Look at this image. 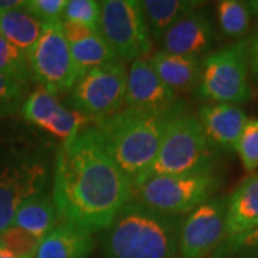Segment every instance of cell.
Segmentation results:
<instances>
[{
    "label": "cell",
    "instance_id": "4dcf8cb0",
    "mask_svg": "<svg viewBox=\"0 0 258 258\" xmlns=\"http://www.w3.org/2000/svg\"><path fill=\"white\" fill-rule=\"evenodd\" d=\"M66 0H28L25 8L42 23L59 20L63 16Z\"/></svg>",
    "mask_w": 258,
    "mask_h": 258
},
{
    "label": "cell",
    "instance_id": "ba28073f",
    "mask_svg": "<svg viewBox=\"0 0 258 258\" xmlns=\"http://www.w3.org/2000/svg\"><path fill=\"white\" fill-rule=\"evenodd\" d=\"M33 78L53 95L71 92L78 81L62 19L43 23L42 35L29 56Z\"/></svg>",
    "mask_w": 258,
    "mask_h": 258
},
{
    "label": "cell",
    "instance_id": "52a82bcc",
    "mask_svg": "<svg viewBox=\"0 0 258 258\" xmlns=\"http://www.w3.org/2000/svg\"><path fill=\"white\" fill-rule=\"evenodd\" d=\"M98 32L123 60H137L151 50V32L138 0L101 2Z\"/></svg>",
    "mask_w": 258,
    "mask_h": 258
},
{
    "label": "cell",
    "instance_id": "9c48e42d",
    "mask_svg": "<svg viewBox=\"0 0 258 258\" xmlns=\"http://www.w3.org/2000/svg\"><path fill=\"white\" fill-rule=\"evenodd\" d=\"M128 71L122 60L92 69L78 81L69 93L75 111L102 118L120 111L125 103Z\"/></svg>",
    "mask_w": 258,
    "mask_h": 258
},
{
    "label": "cell",
    "instance_id": "d4e9b609",
    "mask_svg": "<svg viewBox=\"0 0 258 258\" xmlns=\"http://www.w3.org/2000/svg\"><path fill=\"white\" fill-rule=\"evenodd\" d=\"M88 119H89V116L83 115L81 112L62 106L56 113L55 118L50 120L46 126H43L42 131L53 135L56 138L66 141V139L76 135L81 129L85 128L88 123Z\"/></svg>",
    "mask_w": 258,
    "mask_h": 258
},
{
    "label": "cell",
    "instance_id": "9a60e30c",
    "mask_svg": "<svg viewBox=\"0 0 258 258\" xmlns=\"http://www.w3.org/2000/svg\"><path fill=\"white\" fill-rule=\"evenodd\" d=\"M247 119L238 105L224 102H208L198 111V120L208 142L224 149H235Z\"/></svg>",
    "mask_w": 258,
    "mask_h": 258
},
{
    "label": "cell",
    "instance_id": "836d02e7",
    "mask_svg": "<svg viewBox=\"0 0 258 258\" xmlns=\"http://www.w3.org/2000/svg\"><path fill=\"white\" fill-rule=\"evenodd\" d=\"M247 6H248L249 13L258 18V0H249L247 2Z\"/></svg>",
    "mask_w": 258,
    "mask_h": 258
},
{
    "label": "cell",
    "instance_id": "7402d4cb",
    "mask_svg": "<svg viewBox=\"0 0 258 258\" xmlns=\"http://www.w3.org/2000/svg\"><path fill=\"white\" fill-rule=\"evenodd\" d=\"M62 106L63 105L59 102L56 95L49 92L43 86H37L23 103L22 112L29 123L42 129L55 118Z\"/></svg>",
    "mask_w": 258,
    "mask_h": 258
},
{
    "label": "cell",
    "instance_id": "e575fe53",
    "mask_svg": "<svg viewBox=\"0 0 258 258\" xmlns=\"http://www.w3.org/2000/svg\"><path fill=\"white\" fill-rule=\"evenodd\" d=\"M0 258H19V257H16L15 254L9 252L8 249H5L0 247Z\"/></svg>",
    "mask_w": 258,
    "mask_h": 258
},
{
    "label": "cell",
    "instance_id": "30bf717a",
    "mask_svg": "<svg viewBox=\"0 0 258 258\" xmlns=\"http://www.w3.org/2000/svg\"><path fill=\"white\" fill-rule=\"evenodd\" d=\"M46 182V166L37 159L0 158V232L12 227L20 204L43 192Z\"/></svg>",
    "mask_w": 258,
    "mask_h": 258
},
{
    "label": "cell",
    "instance_id": "6da1fadb",
    "mask_svg": "<svg viewBox=\"0 0 258 258\" xmlns=\"http://www.w3.org/2000/svg\"><path fill=\"white\" fill-rule=\"evenodd\" d=\"M134 184L109 155L95 126L63 141L56 155L53 204L62 221L106 230L132 198Z\"/></svg>",
    "mask_w": 258,
    "mask_h": 258
},
{
    "label": "cell",
    "instance_id": "83f0119b",
    "mask_svg": "<svg viewBox=\"0 0 258 258\" xmlns=\"http://www.w3.org/2000/svg\"><path fill=\"white\" fill-rule=\"evenodd\" d=\"M235 151L240 155L242 166L247 172H254L258 168V119L249 118L245 122Z\"/></svg>",
    "mask_w": 258,
    "mask_h": 258
},
{
    "label": "cell",
    "instance_id": "f1b7e54d",
    "mask_svg": "<svg viewBox=\"0 0 258 258\" xmlns=\"http://www.w3.org/2000/svg\"><path fill=\"white\" fill-rule=\"evenodd\" d=\"M221 251L232 258H258V227L237 237H227Z\"/></svg>",
    "mask_w": 258,
    "mask_h": 258
},
{
    "label": "cell",
    "instance_id": "484cf974",
    "mask_svg": "<svg viewBox=\"0 0 258 258\" xmlns=\"http://www.w3.org/2000/svg\"><path fill=\"white\" fill-rule=\"evenodd\" d=\"M64 22L78 23L98 30L101 18V2L96 0H66L63 10Z\"/></svg>",
    "mask_w": 258,
    "mask_h": 258
},
{
    "label": "cell",
    "instance_id": "4316f807",
    "mask_svg": "<svg viewBox=\"0 0 258 258\" xmlns=\"http://www.w3.org/2000/svg\"><path fill=\"white\" fill-rule=\"evenodd\" d=\"M39 240L15 225L0 232V247L19 258H35Z\"/></svg>",
    "mask_w": 258,
    "mask_h": 258
},
{
    "label": "cell",
    "instance_id": "1f68e13d",
    "mask_svg": "<svg viewBox=\"0 0 258 258\" xmlns=\"http://www.w3.org/2000/svg\"><path fill=\"white\" fill-rule=\"evenodd\" d=\"M248 53L251 71L258 81V25L254 30V35L251 37V40L248 42Z\"/></svg>",
    "mask_w": 258,
    "mask_h": 258
},
{
    "label": "cell",
    "instance_id": "d6986e66",
    "mask_svg": "<svg viewBox=\"0 0 258 258\" xmlns=\"http://www.w3.org/2000/svg\"><path fill=\"white\" fill-rule=\"evenodd\" d=\"M43 23L23 6L0 12V36L30 56L42 35Z\"/></svg>",
    "mask_w": 258,
    "mask_h": 258
},
{
    "label": "cell",
    "instance_id": "cb8c5ba5",
    "mask_svg": "<svg viewBox=\"0 0 258 258\" xmlns=\"http://www.w3.org/2000/svg\"><path fill=\"white\" fill-rule=\"evenodd\" d=\"M0 75L19 83L20 86L33 78L28 56L0 36Z\"/></svg>",
    "mask_w": 258,
    "mask_h": 258
},
{
    "label": "cell",
    "instance_id": "8fae6325",
    "mask_svg": "<svg viewBox=\"0 0 258 258\" xmlns=\"http://www.w3.org/2000/svg\"><path fill=\"white\" fill-rule=\"evenodd\" d=\"M225 198L208 200L182 221L179 230V258H204L227 240Z\"/></svg>",
    "mask_w": 258,
    "mask_h": 258
},
{
    "label": "cell",
    "instance_id": "2e32d148",
    "mask_svg": "<svg viewBox=\"0 0 258 258\" xmlns=\"http://www.w3.org/2000/svg\"><path fill=\"white\" fill-rule=\"evenodd\" d=\"M92 234L60 221L37 244L35 258H86L92 252Z\"/></svg>",
    "mask_w": 258,
    "mask_h": 258
},
{
    "label": "cell",
    "instance_id": "5bb4252c",
    "mask_svg": "<svg viewBox=\"0 0 258 258\" xmlns=\"http://www.w3.org/2000/svg\"><path fill=\"white\" fill-rule=\"evenodd\" d=\"M212 39L211 22L201 12H192L168 29L159 42L166 53L198 57L211 49Z\"/></svg>",
    "mask_w": 258,
    "mask_h": 258
},
{
    "label": "cell",
    "instance_id": "603a6c76",
    "mask_svg": "<svg viewBox=\"0 0 258 258\" xmlns=\"http://www.w3.org/2000/svg\"><path fill=\"white\" fill-rule=\"evenodd\" d=\"M217 18L222 33L230 37H240L247 33L249 26V13L247 2L222 0L217 6Z\"/></svg>",
    "mask_w": 258,
    "mask_h": 258
},
{
    "label": "cell",
    "instance_id": "7a4b0ae2",
    "mask_svg": "<svg viewBox=\"0 0 258 258\" xmlns=\"http://www.w3.org/2000/svg\"><path fill=\"white\" fill-rule=\"evenodd\" d=\"M182 215L151 210L131 200L102 237L105 258H175Z\"/></svg>",
    "mask_w": 258,
    "mask_h": 258
},
{
    "label": "cell",
    "instance_id": "277c9868",
    "mask_svg": "<svg viewBox=\"0 0 258 258\" xmlns=\"http://www.w3.org/2000/svg\"><path fill=\"white\" fill-rule=\"evenodd\" d=\"M211 159L210 142L198 118L176 113L166 125L154 162L134 182V186L152 176L211 171Z\"/></svg>",
    "mask_w": 258,
    "mask_h": 258
},
{
    "label": "cell",
    "instance_id": "f546056e",
    "mask_svg": "<svg viewBox=\"0 0 258 258\" xmlns=\"http://www.w3.org/2000/svg\"><path fill=\"white\" fill-rule=\"evenodd\" d=\"M23 86L0 75V116H8L18 111L22 105Z\"/></svg>",
    "mask_w": 258,
    "mask_h": 258
},
{
    "label": "cell",
    "instance_id": "7c38bea8",
    "mask_svg": "<svg viewBox=\"0 0 258 258\" xmlns=\"http://www.w3.org/2000/svg\"><path fill=\"white\" fill-rule=\"evenodd\" d=\"M175 103V91L162 82L147 59L141 57L132 62L128 71L123 103L126 109L169 115L176 113Z\"/></svg>",
    "mask_w": 258,
    "mask_h": 258
},
{
    "label": "cell",
    "instance_id": "5b68a950",
    "mask_svg": "<svg viewBox=\"0 0 258 258\" xmlns=\"http://www.w3.org/2000/svg\"><path fill=\"white\" fill-rule=\"evenodd\" d=\"M215 188L211 171L184 175H159L135 185L132 200L151 210L184 215L210 200Z\"/></svg>",
    "mask_w": 258,
    "mask_h": 258
},
{
    "label": "cell",
    "instance_id": "ffe728a7",
    "mask_svg": "<svg viewBox=\"0 0 258 258\" xmlns=\"http://www.w3.org/2000/svg\"><path fill=\"white\" fill-rule=\"evenodd\" d=\"M60 221L53 200L40 192L20 204L12 225L25 230L40 241Z\"/></svg>",
    "mask_w": 258,
    "mask_h": 258
},
{
    "label": "cell",
    "instance_id": "3957f363",
    "mask_svg": "<svg viewBox=\"0 0 258 258\" xmlns=\"http://www.w3.org/2000/svg\"><path fill=\"white\" fill-rule=\"evenodd\" d=\"M176 113L159 115L120 109L116 113L96 118L95 128L103 145L120 169L132 179V184L154 162L166 125Z\"/></svg>",
    "mask_w": 258,
    "mask_h": 258
},
{
    "label": "cell",
    "instance_id": "ac0fdd59",
    "mask_svg": "<svg viewBox=\"0 0 258 258\" xmlns=\"http://www.w3.org/2000/svg\"><path fill=\"white\" fill-rule=\"evenodd\" d=\"M258 227V174L244 179L227 203V234L237 237Z\"/></svg>",
    "mask_w": 258,
    "mask_h": 258
},
{
    "label": "cell",
    "instance_id": "e0dca14e",
    "mask_svg": "<svg viewBox=\"0 0 258 258\" xmlns=\"http://www.w3.org/2000/svg\"><path fill=\"white\" fill-rule=\"evenodd\" d=\"M148 63L172 91H192L198 88L203 76V63L192 56L171 55L164 50L154 52Z\"/></svg>",
    "mask_w": 258,
    "mask_h": 258
},
{
    "label": "cell",
    "instance_id": "44dd1931",
    "mask_svg": "<svg viewBox=\"0 0 258 258\" xmlns=\"http://www.w3.org/2000/svg\"><path fill=\"white\" fill-rule=\"evenodd\" d=\"M200 2L192 0H144L141 6L147 18L151 37L161 40L168 29L175 25L179 19L195 12Z\"/></svg>",
    "mask_w": 258,
    "mask_h": 258
},
{
    "label": "cell",
    "instance_id": "d6a6232c",
    "mask_svg": "<svg viewBox=\"0 0 258 258\" xmlns=\"http://www.w3.org/2000/svg\"><path fill=\"white\" fill-rule=\"evenodd\" d=\"M23 3L25 2H22V0H0V12L2 10L16 9V8L23 6Z\"/></svg>",
    "mask_w": 258,
    "mask_h": 258
},
{
    "label": "cell",
    "instance_id": "4fadbf2b",
    "mask_svg": "<svg viewBox=\"0 0 258 258\" xmlns=\"http://www.w3.org/2000/svg\"><path fill=\"white\" fill-rule=\"evenodd\" d=\"M62 23L78 78L92 69L120 60L98 30L64 20Z\"/></svg>",
    "mask_w": 258,
    "mask_h": 258
},
{
    "label": "cell",
    "instance_id": "8992f818",
    "mask_svg": "<svg viewBox=\"0 0 258 258\" xmlns=\"http://www.w3.org/2000/svg\"><path fill=\"white\" fill-rule=\"evenodd\" d=\"M248 66V42H238L208 55L203 63L198 96L205 101L232 105L249 101Z\"/></svg>",
    "mask_w": 258,
    "mask_h": 258
}]
</instances>
